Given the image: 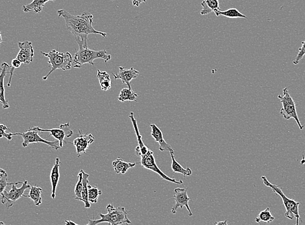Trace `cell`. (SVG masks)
<instances>
[{"instance_id":"cell-1","label":"cell","mask_w":305,"mask_h":225,"mask_svg":"<svg viewBox=\"0 0 305 225\" xmlns=\"http://www.w3.org/2000/svg\"><path fill=\"white\" fill-rule=\"evenodd\" d=\"M59 17L65 21L66 28L75 36H88L90 34L100 35L105 38L107 33L99 31L94 28L93 15L88 12H84L79 16H74L64 9L57 10Z\"/></svg>"},{"instance_id":"cell-2","label":"cell","mask_w":305,"mask_h":225,"mask_svg":"<svg viewBox=\"0 0 305 225\" xmlns=\"http://www.w3.org/2000/svg\"><path fill=\"white\" fill-rule=\"evenodd\" d=\"M78 44L79 49L73 59L72 66L76 68H81L84 64H89L94 66V60L104 59L105 63L110 61L112 56L107 54L106 50L94 51L88 48V36H75Z\"/></svg>"},{"instance_id":"cell-3","label":"cell","mask_w":305,"mask_h":225,"mask_svg":"<svg viewBox=\"0 0 305 225\" xmlns=\"http://www.w3.org/2000/svg\"><path fill=\"white\" fill-rule=\"evenodd\" d=\"M107 214H99L101 219L100 220H90L88 225H96L102 223H107L111 225H118L124 224H132L130 219L128 218V212L124 207L115 208L113 205H107Z\"/></svg>"},{"instance_id":"cell-4","label":"cell","mask_w":305,"mask_h":225,"mask_svg":"<svg viewBox=\"0 0 305 225\" xmlns=\"http://www.w3.org/2000/svg\"><path fill=\"white\" fill-rule=\"evenodd\" d=\"M261 179L264 185L270 188L273 192L279 195L282 199L283 205H284L286 209L285 217L291 220H294L295 218L296 219V225H298L300 224V221H301L300 211H299V207H300L301 203L297 202L293 199L288 198L283 193L282 188L271 183L266 176L262 177ZM301 222L302 223V221H301Z\"/></svg>"},{"instance_id":"cell-5","label":"cell","mask_w":305,"mask_h":225,"mask_svg":"<svg viewBox=\"0 0 305 225\" xmlns=\"http://www.w3.org/2000/svg\"><path fill=\"white\" fill-rule=\"evenodd\" d=\"M41 54L48 58V63L50 64L51 69L50 72L42 78V80L46 81L48 77L56 70L60 69L63 71L70 70L72 68L73 57L70 52L60 53L53 49L49 53L41 51Z\"/></svg>"},{"instance_id":"cell-6","label":"cell","mask_w":305,"mask_h":225,"mask_svg":"<svg viewBox=\"0 0 305 225\" xmlns=\"http://www.w3.org/2000/svg\"><path fill=\"white\" fill-rule=\"evenodd\" d=\"M278 98L283 105L282 109L280 111L281 114L286 119H294L300 129H304V126L301 123L300 119H299L297 110H296V105L290 94L287 87L283 89V96L279 95Z\"/></svg>"},{"instance_id":"cell-7","label":"cell","mask_w":305,"mask_h":225,"mask_svg":"<svg viewBox=\"0 0 305 225\" xmlns=\"http://www.w3.org/2000/svg\"><path fill=\"white\" fill-rule=\"evenodd\" d=\"M12 188L9 192L4 191L1 196L2 204L5 205L7 209L13 206L14 202L21 199V197H23L25 191L30 189L31 186L28 184L27 181L25 180L23 183H11Z\"/></svg>"},{"instance_id":"cell-8","label":"cell","mask_w":305,"mask_h":225,"mask_svg":"<svg viewBox=\"0 0 305 225\" xmlns=\"http://www.w3.org/2000/svg\"><path fill=\"white\" fill-rule=\"evenodd\" d=\"M139 156L141 157V161H140L138 164H141L144 168L157 173L162 179L166 180V181L170 182V183L177 184H183L182 181H177V180L171 179V178L167 177V175H165L164 173L160 170L156 164L153 152H152V150L149 149L145 155H141Z\"/></svg>"},{"instance_id":"cell-9","label":"cell","mask_w":305,"mask_h":225,"mask_svg":"<svg viewBox=\"0 0 305 225\" xmlns=\"http://www.w3.org/2000/svg\"><path fill=\"white\" fill-rule=\"evenodd\" d=\"M38 132L39 131H38V130H33L31 129V128H29L26 132H23V133H12V136L19 135V136L22 137L23 147H27L28 145L31 144V143H43L55 150H58L61 148L59 141H51L45 140L39 136Z\"/></svg>"},{"instance_id":"cell-10","label":"cell","mask_w":305,"mask_h":225,"mask_svg":"<svg viewBox=\"0 0 305 225\" xmlns=\"http://www.w3.org/2000/svg\"><path fill=\"white\" fill-rule=\"evenodd\" d=\"M31 129L38 130L39 132H49L50 136L54 137L56 140L59 141L60 147H63L64 143H68L65 140L66 138H70L74 134V132L70 128V123L68 122L65 124H62L59 128H50V129H43V128L35 127Z\"/></svg>"},{"instance_id":"cell-11","label":"cell","mask_w":305,"mask_h":225,"mask_svg":"<svg viewBox=\"0 0 305 225\" xmlns=\"http://www.w3.org/2000/svg\"><path fill=\"white\" fill-rule=\"evenodd\" d=\"M188 188H176L174 190L173 199L175 201V205L173 206L172 209H171V212L173 214H175L177 212V210L180 208L182 209L184 207L186 208L188 211L189 216H192V212L191 211L190 208L189 207V201L190 200V197L188 196L187 191Z\"/></svg>"},{"instance_id":"cell-12","label":"cell","mask_w":305,"mask_h":225,"mask_svg":"<svg viewBox=\"0 0 305 225\" xmlns=\"http://www.w3.org/2000/svg\"><path fill=\"white\" fill-rule=\"evenodd\" d=\"M79 136L73 141V145L76 147L77 156L80 157L82 154L87 153L90 145L94 142L95 138L92 134H84L80 130H79Z\"/></svg>"},{"instance_id":"cell-13","label":"cell","mask_w":305,"mask_h":225,"mask_svg":"<svg viewBox=\"0 0 305 225\" xmlns=\"http://www.w3.org/2000/svg\"><path fill=\"white\" fill-rule=\"evenodd\" d=\"M20 51L17 55V59L20 60L21 63L27 65L33 61L34 49L31 42H19L18 44Z\"/></svg>"},{"instance_id":"cell-14","label":"cell","mask_w":305,"mask_h":225,"mask_svg":"<svg viewBox=\"0 0 305 225\" xmlns=\"http://www.w3.org/2000/svg\"><path fill=\"white\" fill-rule=\"evenodd\" d=\"M139 71L135 70L133 68H131L130 69H126L123 66H120L119 72L116 74H113V75L116 80L121 79L124 84L128 85V88L132 89L130 83L133 79H136L139 76Z\"/></svg>"},{"instance_id":"cell-15","label":"cell","mask_w":305,"mask_h":225,"mask_svg":"<svg viewBox=\"0 0 305 225\" xmlns=\"http://www.w3.org/2000/svg\"><path fill=\"white\" fill-rule=\"evenodd\" d=\"M150 127L152 128V138L154 139V140H155L156 142L159 143L158 149H159L160 151H168L169 153H174L173 148L171 147V145H169L168 143L164 140V138H163L162 132L161 131L160 128L154 123L151 124Z\"/></svg>"},{"instance_id":"cell-16","label":"cell","mask_w":305,"mask_h":225,"mask_svg":"<svg viewBox=\"0 0 305 225\" xmlns=\"http://www.w3.org/2000/svg\"><path fill=\"white\" fill-rule=\"evenodd\" d=\"M10 66L7 63H3L0 66V104L3 106V109L9 108V104L5 98V87H4V79L7 74L8 68Z\"/></svg>"},{"instance_id":"cell-17","label":"cell","mask_w":305,"mask_h":225,"mask_svg":"<svg viewBox=\"0 0 305 225\" xmlns=\"http://www.w3.org/2000/svg\"><path fill=\"white\" fill-rule=\"evenodd\" d=\"M61 162L60 161L59 158H56L55 162L50 173V180L51 184V198L55 199L56 191L58 184H59L60 179V166Z\"/></svg>"},{"instance_id":"cell-18","label":"cell","mask_w":305,"mask_h":225,"mask_svg":"<svg viewBox=\"0 0 305 225\" xmlns=\"http://www.w3.org/2000/svg\"><path fill=\"white\" fill-rule=\"evenodd\" d=\"M136 162H127L121 158L118 157L113 162V166L117 174H126L129 169L136 166Z\"/></svg>"},{"instance_id":"cell-19","label":"cell","mask_w":305,"mask_h":225,"mask_svg":"<svg viewBox=\"0 0 305 225\" xmlns=\"http://www.w3.org/2000/svg\"><path fill=\"white\" fill-rule=\"evenodd\" d=\"M55 1L56 0H33L31 3L23 6L22 10L24 12L33 11L35 13L41 12L45 4L48 1Z\"/></svg>"},{"instance_id":"cell-20","label":"cell","mask_w":305,"mask_h":225,"mask_svg":"<svg viewBox=\"0 0 305 225\" xmlns=\"http://www.w3.org/2000/svg\"><path fill=\"white\" fill-rule=\"evenodd\" d=\"M219 1L220 0H203L201 3L203 7L201 10V14H208L210 12H215L217 10H220Z\"/></svg>"},{"instance_id":"cell-21","label":"cell","mask_w":305,"mask_h":225,"mask_svg":"<svg viewBox=\"0 0 305 225\" xmlns=\"http://www.w3.org/2000/svg\"><path fill=\"white\" fill-rule=\"evenodd\" d=\"M97 78L100 82L102 91H109L112 88V82L110 75L107 72H101L98 70Z\"/></svg>"},{"instance_id":"cell-22","label":"cell","mask_w":305,"mask_h":225,"mask_svg":"<svg viewBox=\"0 0 305 225\" xmlns=\"http://www.w3.org/2000/svg\"><path fill=\"white\" fill-rule=\"evenodd\" d=\"M42 189L40 187L38 186H31L30 188V191L29 194L27 196L23 195L24 197H29L32 201H33L34 203L36 206H40L42 204Z\"/></svg>"},{"instance_id":"cell-23","label":"cell","mask_w":305,"mask_h":225,"mask_svg":"<svg viewBox=\"0 0 305 225\" xmlns=\"http://www.w3.org/2000/svg\"><path fill=\"white\" fill-rule=\"evenodd\" d=\"M171 157V169L174 173H180L183 175L184 177L190 176L192 174V169L189 168L188 167L186 169H184L183 167L180 166L179 162L175 160V156L173 153H170Z\"/></svg>"},{"instance_id":"cell-24","label":"cell","mask_w":305,"mask_h":225,"mask_svg":"<svg viewBox=\"0 0 305 225\" xmlns=\"http://www.w3.org/2000/svg\"><path fill=\"white\" fill-rule=\"evenodd\" d=\"M138 94L135 93L132 89L127 88V89H122L120 91L119 96H118V100L121 102H125L127 101H129V102H137V99L138 98Z\"/></svg>"},{"instance_id":"cell-25","label":"cell","mask_w":305,"mask_h":225,"mask_svg":"<svg viewBox=\"0 0 305 225\" xmlns=\"http://www.w3.org/2000/svg\"><path fill=\"white\" fill-rule=\"evenodd\" d=\"M90 175L88 173H86L85 171L83 170V190L82 193H81V196H82V201L85 203V207L86 209H89L91 207L90 203L89 201V198H88V185L89 184V178Z\"/></svg>"},{"instance_id":"cell-26","label":"cell","mask_w":305,"mask_h":225,"mask_svg":"<svg viewBox=\"0 0 305 225\" xmlns=\"http://www.w3.org/2000/svg\"><path fill=\"white\" fill-rule=\"evenodd\" d=\"M217 16H223L228 18H248L246 16L243 14L235 8H229V9L222 11L221 10H217L214 12Z\"/></svg>"},{"instance_id":"cell-27","label":"cell","mask_w":305,"mask_h":225,"mask_svg":"<svg viewBox=\"0 0 305 225\" xmlns=\"http://www.w3.org/2000/svg\"><path fill=\"white\" fill-rule=\"evenodd\" d=\"M275 217L271 213L270 208H266L264 211H262L261 213L255 218V222L258 224H261V222L266 223V224H270L274 222Z\"/></svg>"},{"instance_id":"cell-28","label":"cell","mask_w":305,"mask_h":225,"mask_svg":"<svg viewBox=\"0 0 305 225\" xmlns=\"http://www.w3.org/2000/svg\"><path fill=\"white\" fill-rule=\"evenodd\" d=\"M102 194V192L96 186L88 185V198L90 203H97L99 197Z\"/></svg>"},{"instance_id":"cell-29","label":"cell","mask_w":305,"mask_h":225,"mask_svg":"<svg viewBox=\"0 0 305 225\" xmlns=\"http://www.w3.org/2000/svg\"><path fill=\"white\" fill-rule=\"evenodd\" d=\"M83 186V169H81L78 174V181L75 187V194H76L75 199L76 200L82 201L81 193H82Z\"/></svg>"},{"instance_id":"cell-30","label":"cell","mask_w":305,"mask_h":225,"mask_svg":"<svg viewBox=\"0 0 305 225\" xmlns=\"http://www.w3.org/2000/svg\"><path fill=\"white\" fill-rule=\"evenodd\" d=\"M8 177L7 173H0V196H1L6 187L11 183H8Z\"/></svg>"},{"instance_id":"cell-31","label":"cell","mask_w":305,"mask_h":225,"mask_svg":"<svg viewBox=\"0 0 305 225\" xmlns=\"http://www.w3.org/2000/svg\"><path fill=\"white\" fill-rule=\"evenodd\" d=\"M7 130H9V128L7 126L0 123V138H5L8 140H12L13 137L12 133H7Z\"/></svg>"},{"instance_id":"cell-32","label":"cell","mask_w":305,"mask_h":225,"mask_svg":"<svg viewBox=\"0 0 305 225\" xmlns=\"http://www.w3.org/2000/svg\"><path fill=\"white\" fill-rule=\"evenodd\" d=\"M302 46L299 48V52L296 59L293 61V64L297 65L301 61V60L305 56V41L302 42Z\"/></svg>"},{"instance_id":"cell-33","label":"cell","mask_w":305,"mask_h":225,"mask_svg":"<svg viewBox=\"0 0 305 225\" xmlns=\"http://www.w3.org/2000/svg\"><path fill=\"white\" fill-rule=\"evenodd\" d=\"M131 1H132L133 5L137 7H139L141 4L145 3L146 2V0H131Z\"/></svg>"},{"instance_id":"cell-34","label":"cell","mask_w":305,"mask_h":225,"mask_svg":"<svg viewBox=\"0 0 305 225\" xmlns=\"http://www.w3.org/2000/svg\"><path fill=\"white\" fill-rule=\"evenodd\" d=\"M214 224L216 225H228V223H227V220L223 221V222H219L214 223Z\"/></svg>"},{"instance_id":"cell-35","label":"cell","mask_w":305,"mask_h":225,"mask_svg":"<svg viewBox=\"0 0 305 225\" xmlns=\"http://www.w3.org/2000/svg\"><path fill=\"white\" fill-rule=\"evenodd\" d=\"M65 224L66 225H77V224H76V223L73 222H72V221L70 220H66L65 222Z\"/></svg>"},{"instance_id":"cell-36","label":"cell","mask_w":305,"mask_h":225,"mask_svg":"<svg viewBox=\"0 0 305 225\" xmlns=\"http://www.w3.org/2000/svg\"><path fill=\"white\" fill-rule=\"evenodd\" d=\"M300 164L302 165L305 164V158L304 157V156H303V159L301 160Z\"/></svg>"},{"instance_id":"cell-37","label":"cell","mask_w":305,"mask_h":225,"mask_svg":"<svg viewBox=\"0 0 305 225\" xmlns=\"http://www.w3.org/2000/svg\"><path fill=\"white\" fill-rule=\"evenodd\" d=\"M2 43H3V40H2L1 33L0 32V45H1Z\"/></svg>"},{"instance_id":"cell-38","label":"cell","mask_w":305,"mask_h":225,"mask_svg":"<svg viewBox=\"0 0 305 225\" xmlns=\"http://www.w3.org/2000/svg\"><path fill=\"white\" fill-rule=\"evenodd\" d=\"M0 173H6V171L5 170H3V169L0 168Z\"/></svg>"},{"instance_id":"cell-39","label":"cell","mask_w":305,"mask_h":225,"mask_svg":"<svg viewBox=\"0 0 305 225\" xmlns=\"http://www.w3.org/2000/svg\"><path fill=\"white\" fill-rule=\"evenodd\" d=\"M0 225H4L3 222H0Z\"/></svg>"},{"instance_id":"cell-40","label":"cell","mask_w":305,"mask_h":225,"mask_svg":"<svg viewBox=\"0 0 305 225\" xmlns=\"http://www.w3.org/2000/svg\"><path fill=\"white\" fill-rule=\"evenodd\" d=\"M0 66H1V65H0Z\"/></svg>"}]
</instances>
